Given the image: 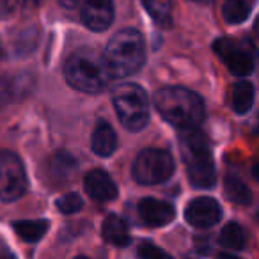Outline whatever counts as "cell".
Masks as SVG:
<instances>
[{
	"mask_svg": "<svg viewBox=\"0 0 259 259\" xmlns=\"http://www.w3.org/2000/svg\"><path fill=\"white\" fill-rule=\"evenodd\" d=\"M16 234L27 243H37L47 234L50 224L47 220H20L13 224Z\"/></svg>",
	"mask_w": 259,
	"mask_h": 259,
	"instance_id": "cell-18",
	"label": "cell"
},
{
	"mask_svg": "<svg viewBox=\"0 0 259 259\" xmlns=\"http://www.w3.org/2000/svg\"><path fill=\"white\" fill-rule=\"evenodd\" d=\"M139 209V217L141 220L149 227H162L167 226L174 220L176 211H174L172 204L165 201H160L155 197H146L139 202L137 206Z\"/></svg>",
	"mask_w": 259,
	"mask_h": 259,
	"instance_id": "cell-11",
	"label": "cell"
},
{
	"mask_svg": "<svg viewBox=\"0 0 259 259\" xmlns=\"http://www.w3.org/2000/svg\"><path fill=\"white\" fill-rule=\"evenodd\" d=\"M82 206H83V201L78 194H66L57 201L59 211H62L64 215H73V213L80 211Z\"/></svg>",
	"mask_w": 259,
	"mask_h": 259,
	"instance_id": "cell-24",
	"label": "cell"
},
{
	"mask_svg": "<svg viewBox=\"0 0 259 259\" xmlns=\"http://www.w3.org/2000/svg\"><path fill=\"white\" fill-rule=\"evenodd\" d=\"M155 107L169 124L192 128L204 121V101L197 93L185 87H165L155 94Z\"/></svg>",
	"mask_w": 259,
	"mask_h": 259,
	"instance_id": "cell-4",
	"label": "cell"
},
{
	"mask_svg": "<svg viewBox=\"0 0 259 259\" xmlns=\"http://www.w3.org/2000/svg\"><path fill=\"white\" fill-rule=\"evenodd\" d=\"M36 43H37V30L36 29L23 30V32L18 34V39L15 41V52L18 55L30 54L36 48Z\"/></svg>",
	"mask_w": 259,
	"mask_h": 259,
	"instance_id": "cell-23",
	"label": "cell"
},
{
	"mask_svg": "<svg viewBox=\"0 0 259 259\" xmlns=\"http://www.w3.org/2000/svg\"><path fill=\"white\" fill-rule=\"evenodd\" d=\"M112 103L121 124L130 132H141L149 122L148 94L139 83L124 82L114 87Z\"/></svg>",
	"mask_w": 259,
	"mask_h": 259,
	"instance_id": "cell-5",
	"label": "cell"
},
{
	"mask_svg": "<svg viewBox=\"0 0 259 259\" xmlns=\"http://www.w3.org/2000/svg\"><path fill=\"white\" fill-rule=\"evenodd\" d=\"M64 76L73 89L91 94L103 91L112 80L103 54L89 47L78 48L69 55L64 64Z\"/></svg>",
	"mask_w": 259,
	"mask_h": 259,
	"instance_id": "cell-3",
	"label": "cell"
},
{
	"mask_svg": "<svg viewBox=\"0 0 259 259\" xmlns=\"http://www.w3.org/2000/svg\"><path fill=\"white\" fill-rule=\"evenodd\" d=\"M91 146H93V151L98 156L114 155V151L117 149V135H115L114 128L108 122H100L93 132Z\"/></svg>",
	"mask_w": 259,
	"mask_h": 259,
	"instance_id": "cell-14",
	"label": "cell"
},
{
	"mask_svg": "<svg viewBox=\"0 0 259 259\" xmlns=\"http://www.w3.org/2000/svg\"><path fill=\"white\" fill-rule=\"evenodd\" d=\"M224 192H226V197L229 201H233L234 204L248 206L252 202L250 188L236 174H227L226 176V180H224Z\"/></svg>",
	"mask_w": 259,
	"mask_h": 259,
	"instance_id": "cell-17",
	"label": "cell"
},
{
	"mask_svg": "<svg viewBox=\"0 0 259 259\" xmlns=\"http://www.w3.org/2000/svg\"><path fill=\"white\" fill-rule=\"evenodd\" d=\"M142 2H144V8L155 18L156 23H160L163 27L172 25V15H170L169 0H142Z\"/></svg>",
	"mask_w": 259,
	"mask_h": 259,
	"instance_id": "cell-22",
	"label": "cell"
},
{
	"mask_svg": "<svg viewBox=\"0 0 259 259\" xmlns=\"http://www.w3.org/2000/svg\"><path fill=\"white\" fill-rule=\"evenodd\" d=\"M174 172V160L169 151L148 148L139 153L132 167V176L141 185H158L167 181Z\"/></svg>",
	"mask_w": 259,
	"mask_h": 259,
	"instance_id": "cell-6",
	"label": "cell"
},
{
	"mask_svg": "<svg viewBox=\"0 0 259 259\" xmlns=\"http://www.w3.org/2000/svg\"><path fill=\"white\" fill-rule=\"evenodd\" d=\"M101 234H103L105 241H108L110 245L114 247H128L132 238H130V233H128V226L126 222L117 215H108L105 219L103 226H101Z\"/></svg>",
	"mask_w": 259,
	"mask_h": 259,
	"instance_id": "cell-13",
	"label": "cell"
},
{
	"mask_svg": "<svg viewBox=\"0 0 259 259\" xmlns=\"http://www.w3.org/2000/svg\"><path fill=\"white\" fill-rule=\"evenodd\" d=\"M76 170V160L68 151H59L50 158L48 163V176L55 181V183H64L75 174Z\"/></svg>",
	"mask_w": 259,
	"mask_h": 259,
	"instance_id": "cell-15",
	"label": "cell"
},
{
	"mask_svg": "<svg viewBox=\"0 0 259 259\" xmlns=\"http://www.w3.org/2000/svg\"><path fill=\"white\" fill-rule=\"evenodd\" d=\"M137 255L139 257H142V259H160V257H169V254L167 252H163L162 248H158L156 245H153V243H142L141 247H139V250H137Z\"/></svg>",
	"mask_w": 259,
	"mask_h": 259,
	"instance_id": "cell-25",
	"label": "cell"
},
{
	"mask_svg": "<svg viewBox=\"0 0 259 259\" xmlns=\"http://www.w3.org/2000/svg\"><path fill=\"white\" fill-rule=\"evenodd\" d=\"M185 219L190 226L197 229H208L213 227L222 219V208L211 197H199L194 199L185 209Z\"/></svg>",
	"mask_w": 259,
	"mask_h": 259,
	"instance_id": "cell-10",
	"label": "cell"
},
{
	"mask_svg": "<svg viewBox=\"0 0 259 259\" xmlns=\"http://www.w3.org/2000/svg\"><path fill=\"white\" fill-rule=\"evenodd\" d=\"M59 2H61V6L66 9H73L80 4V0H59Z\"/></svg>",
	"mask_w": 259,
	"mask_h": 259,
	"instance_id": "cell-27",
	"label": "cell"
},
{
	"mask_svg": "<svg viewBox=\"0 0 259 259\" xmlns=\"http://www.w3.org/2000/svg\"><path fill=\"white\" fill-rule=\"evenodd\" d=\"M180 149L187 163L188 180L197 188H211L217 183V169L213 163L208 137L199 126L183 128L180 132Z\"/></svg>",
	"mask_w": 259,
	"mask_h": 259,
	"instance_id": "cell-1",
	"label": "cell"
},
{
	"mask_svg": "<svg viewBox=\"0 0 259 259\" xmlns=\"http://www.w3.org/2000/svg\"><path fill=\"white\" fill-rule=\"evenodd\" d=\"M27 192V174L18 155L0 149V201L15 202Z\"/></svg>",
	"mask_w": 259,
	"mask_h": 259,
	"instance_id": "cell-7",
	"label": "cell"
},
{
	"mask_svg": "<svg viewBox=\"0 0 259 259\" xmlns=\"http://www.w3.org/2000/svg\"><path fill=\"white\" fill-rule=\"evenodd\" d=\"M255 91L250 82H236L231 89V107L236 114H247L254 105Z\"/></svg>",
	"mask_w": 259,
	"mask_h": 259,
	"instance_id": "cell-16",
	"label": "cell"
},
{
	"mask_svg": "<svg viewBox=\"0 0 259 259\" xmlns=\"http://www.w3.org/2000/svg\"><path fill=\"white\" fill-rule=\"evenodd\" d=\"M213 50L234 75L245 76L254 71V54L240 41L231 39V37H220L213 43Z\"/></svg>",
	"mask_w": 259,
	"mask_h": 259,
	"instance_id": "cell-8",
	"label": "cell"
},
{
	"mask_svg": "<svg viewBox=\"0 0 259 259\" xmlns=\"http://www.w3.org/2000/svg\"><path fill=\"white\" fill-rule=\"evenodd\" d=\"M22 76L0 75V108L15 101L22 94Z\"/></svg>",
	"mask_w": 259,
	"mask_h": 259,
	"instance_id": "cell-21",
	"label": "cell"
},
{
	"mask_svg": "<svg viewBox=\"0 0 259 259\" xmlns=\"http://www.w3.org/2000/svg\"><path fill=\"white\" fill-rule=\"evenodd\" d=\"M80 18L87 29L103 32L114 22V2L112 0H82Z\"/></svg>",
	"mask_w": 259,
	"mask_h": 259,
	"instance_id": "cell-9",
	"label": "cell"
},
{
	"mask_svg": "<svg viewBox=\"0 0 259 259\" xmlns=\"http://www.w3.org/2000/svg\"><path fill=\"white\" fill-rule=\"evenodd\" d=\"M20 2H23L27 8H37L41 4V0H20Z\"/></svg>",
	"mask_w": 259,
	"mask_h": 259,
	"instance_id": "cell-28",
	"label": "cell"
},
{
	"mask_svg": "<svg viewBox=\"0 0 259 259\" xmlns=\"http://www.w3.org/2000/svg\"><path fill=\"white\" fill-rule=\"evenodd\" d=\"M18 4L20 0H0V20L11 16L16 11Z\"/></svg>",
	"mask_w": 259,
	"mask_h": 259,
	"instance_id": "cell-26",
	"label": "cell"
},
{
	"mask_svg": "<svg viewBox=\"0 0 259 259\" xmlns=\"http://www.w3.org/2000/svg\"><path fill=\"white\" fill-rule=\"evenodd\" d=\"M83 188L87 195L94 201H112L117 197V185L105 170L94 169L83 178Z\"/></svg>",
	"mask_w": 259,
	"mask_h": 259,
	"instance_id": "cell-12",
	"label": "cell"
},
{
	"mask_svg": "<svg viewBox=\"0 0 259 259\" xmlns=\"http://www.w3.org/2000/svg\"><path fill=\"white\" fill-rule=\"evenodd\" d=\"M112 78H124L137 73L146 62L144 37L135 29H122L110 37L103 52Z\"/></svg>",
	"mask_w": 259,
	"mask_h": 259,
	"instance_id": "cell-2",
	"label": "cell"
},
{
	"mask_svg": "<svg viewBox=\"0 0 259 259\" xmlns=\"http://www.w3.org/2000/svg\"><path fill=\"white\" fill-rule=\"evenodd\" d=\"M195 2H202V0H195Z\"/></svg>",
	"mask_w": 259,
	"mask_h": 259,
	"instance_id": "cell-29",
	"label": "cell"
},
{
	"mask_svg": "<svg viewBox=\"0 0 259 259\" xmlns=\"http://www.w3.org/2000/svg\"><path fill=\"white\" fill-rule=\"evenodd\" d=\"M219 243L224 248H229V250H243L245 245H247V233L240 224L231 222L220 231Z\"/></svg>",
	"mask_w": 259,
	"mask_h": 259,
	"instance_id": "cell-19",
	"label": "cell"
},
{
	"mask_svg": "<svg viewBox=\"0 0 259 259\" xmlns=\"http://www.w3.org/2000/svg\"><path fill=\"white\" fill-rule=\"evenodd\" d=\"M222 15L231 25L245 22L250 15V0H226L222 6Z\"/></svg>",
	"mask_w": 259,
	"mask_h": 259,
	"instance_id": "cell-20",
	"label": "cell"
}]
</instances>
